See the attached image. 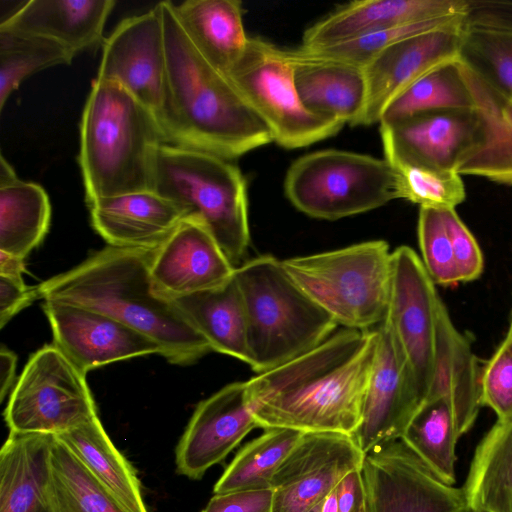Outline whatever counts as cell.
I'll list each match as a JSON object with an SVG mask.
<instances>
[{"instance_id":"cell-1","label":"cell","mask_w":512,"mask_h":512,"mask_svg":"<svg viewBox=\"0 0 512 512\" xmlns=\"http://www.w3.org/2000/svg\"><path fill=\"white\" fill-rule=\"evenodd\" d=\"M376 343V328H342L311 351L246 381L258 427L354 435Z\"/></svg>"},{"instance_id":"cell-2","label":"cell","mask_w":512,"mask_h":512,"mask_svg":"<svg viewBox=\"0 0 512 512\" xmlns=\"http://www.w3.org/2000/svg\"><path fill=\"white\" fill-rule=\"evenodd\" d=\"M163 24L166 81L158 124L165 142L235 159L273 142L267 125L230 79L210 65L182 28L171 1Z\"/></svg>"},{"instance_id":"cell-3","label":"cell","mask_w":512,"mask_h":512,"mask_svg":"<svg viewBox=\"0 0 512 512\" xmlns=\"http://www.w3.org/2000/svg\"><path fill=\"white\" fill-rule=\"evenodd\" d=\"M154 250L107 246L42 282L39 295L103 313L156 342L169 362L191 364L212 348L175 303L156 291Z\"/></svg>"},{"instance_id":"cell-4","label":"cell","mask_w":512,"mask_h":512,"mask_svg":"<svg viewBox=\"0 0 512 512\" xmlns=\"http://www.w3.org/2000/svg\"><path fill=\"white\" fill-rule=\"evenodd\" d=\"M160 126L116 82L92 80L80 121L81 169L87 205L99 199L152 190Z\"/></svg>"},{"instance_id":"cell-5","label":"cell","mask_w":512,"mask_h":512,"mask_svg":"<svg viewBox=\"0 0 512 512\" xmlns=\"http://www.w3.org/2000/svg\"><path fill=\"white\" fill-rule=\"evenodd\" d=\"M244 301L249 365L257 373L316 348L338 326L289 276L282 260L262 255L235 267Z\"/></svg>"},{"instance_id":"cell-6","label":"cell","mask_w":512,"mask_h":512,"mask_svg":"<svg viewBox=\"0 0 512 512\" xmlns=\"http://www.w3.org/2000/svg\"><path fill=\"white\" fill-rule=\"evenodd\" d=\"M152 190L172 201L184 218L203 224L233 266L242 260L250 240L247 185L231 160L163 143Z\"/></svg>"},{"instance_id":"cell-7","label":"cell","mask_w":512,"mask_h":512,"mask_svg":"<svg viewBox=\"0 0 512 512\" xmlns=\"http://www.w3.org/2000/svg\"><path fill=\"white\" fill-rule=\"evenodd\" d=\"M282 264L337 325L366 331L386 319L392 280V252L386 241L288 258Z\"/></svg>"},{"instance_id":"cell-8","label":"cell","mask_w":512,"mask_h":512,"mask_svg":"<svg viewBox=\"0 0 512 512\" xmlns=\"http://www.w3.org/2000/svg\"><path fill=\"white\" fill-rule=\"evenodd\" d=\"M284 190L304 214L337 220L402 199L398 170L387 160L325 149L299 157L288 168Z\"/></svg>"},{"instance_id":"cell-9","label":"cell","mask_w":512,"mask_h":512,"mask_svg":"<svg viewBox=\"0 0 512 512\" xmlns=\"http://www.w3.org/2000/svg\"><path fill=\"white\" fill-rule=\"evenodd\" d=\"M289 50L249 37L228 78L269 128L273 141L301 148L336 135L345 125L314 114L302 104L294 80Z\"/></svg>"},{"instance_id":"cell-10","label":"cell","mask_w":512,"mask_h":512,"mask_svg":"<svg viewBox=\"0 0 512 512\" xmlns=\"http://www.w3.org/2000/svg\"><path fill=\"white\" fill-rule=\"evenodd\" d=\"M85 376L54 344L39 349L4 410L10 432L56 436L97 416Z\"/></svg>"},{"instance_id":"cell-11","label":"cell","mask_w":512,"mask_h":512,"mask_svg":"<svg viewBox=\"0 0 512 512\" xmlns=\"http://www.w3.org/2000/svg\"><path fill=\"white\" fill-rule=\"evenodd\" d=\"M435 283L409 246L392 252V280L387 320L406 360L423 404L430 390L435 360L440 302Z\"/></svg>"},{"instance_id":"cell-12","label":"cell","mask_w":512,"mask_h":512,"mask_svg":"<svg viewBox=\"0 0 512 512\" xmlns=\"http://www.w3.org/2000/svg\"><path fill=\"white\" fill-rule=\"evenodd\" d=\"M369 512H465L462 489L444 483L400 438L365 453Z\"/></svg>"},{"instance_id":"cell-13","label":"cell","mask_w":512,"mask_h":512,"mask_svg":"<svg viewBox=\"0 0 512 512\" xmlns=\"http://www.w3.org/2000/svg\"><path fill=\"white\" fill-rule=\"evenodd\" d=\"M364 458L352 434L304 432L272 479V512L309 510L345 475L362 469Z\"/></svg>"},{"instance_id":"cell-14","label":"cell","mask_w":512,"mask_h":512,"mask_svg":"<svg viewBox=\"0 0 512 512\" xmlns=\"http://www.w3.org/2000/svg\"><path fill=\"white\" fill-rule=\"evenodd\" d=\"M97 77L121 85L158 122L165 91L166 53L156 6L123 19L105 38Z\"/></svg>"},{"instance_id":"cell-15","label":"cell","mask_w":512,"mask_h":512,"mask_svg":"<svg viewBox=\"0 0 512 512\" xmlns=\"http://www.w3.org/2000/svg\"><path fill=\"white\" fill-rule=\"evenodd\" d=\"M467 17L403 38L380 52L365 68L367 100L359 125L379 123L386 106L426 73L458 59Z\"/></svg>"},{"instance_id":"cell-16","label":"cell","mask_w":512,"mask_h":512,"mask_svg":"<svg viewBox=\"0 0 512 512\" xmlns=\"http://www.w3.org/2000/svg\"><path fill=\"white\" fill-rule=\"evenodd\" d=\"M374 364L354 437L364 453L400 439L422 403L387 318L376 327Z\"/></svg>"},{"instance_id":"cell-17","label":"cell","mask_w":512,"mask_h":512,"mask_svg":"<svg viewBox=\"0 0 512 512\" xmlns=\"http://www.w3.org/2000/svg\"><path fill=\"white\" fill-rule=\"evenodd\" d=\"M380 133L392 165L456 171L478 140L479 123L473 109L439 110L380 124Z\"/></svg>"},{"instance_id":"cell-18","label":"cell","mask_w":512,"mask_h":512,"mask_svg":"<svg viewBox=\"0 0 512 512\" xmlns=\"http://www.w3.org/2000/svg\"><path fill=\"white\" fill-rule=\"evenodd\" d=\"M54 345L83 373L115 361L161 354L159 345L98 311L55 300H45Z\"/></svg>"},{"instance_id":"cell-19","label":"cell","mask_w":512,"mask_h":512,"mask_svg":"<svg viewBox=\"0 0 512 512\" xmlns=\"http://www.w3.org/2000/svg\"><path fill=\"white\" fill-rule=\"evenodd\" d=\"M255 428L246 382L226 385L195 409L176 447L177 472L201 479Z\"/></svg>"},{"instance_id":"cell-20","label":"cell","mask_w":512,"mask_h":512,"mask_svg":"<svg viewBox=\"0 0 512 512\" xmlns=\"http://www.w3.org/2000/svg\"><path fill=\"white\" fill-rule=\"evenodd\" d=\"M235 267L199 221L184 218L154 250L151 275L156 291L172 298L216 288Z\"/></svg>"},{"instance_id":"cell-21","label":"cell","mask_w":512,"mask_h":512,"mask_svg":"<svg viewBox=\"0 0 512 512\" xmlns=\"http://www.w3.org/2000/svg\"><path fill=\"white\" fill-rule=\"evenodd\" d=\"M468 9V0L355 1L307 28L301 46H327L376 31L468 15Z\"/></svg>"},{"instance_id":"cell-22","label":"cell","mask_w":512,"mask_h":512,"mask_svg":"<svg viewBox=\"0 0 512 512\" xmlns=\"http://www.w3.org/2000/svg\"><path fill=\"white\" fill-rule=\"evenodd\" d=\"M88 207L95 231L118 248L157 249L184 219L172 201L153 190L99 199Z\"/></svg>"},{"instance_id":"cell-23","label":"cell","mask_w":512,"mask_h":512,"mask_svg":"<svg viewBox=\"0 0 512 512\" xmlns=\"http://www.w3.org/2000/svg\"><path fill=\"white\" fill-rule=\"evenodd\" d=\"M460 65L472 96L479 133L476 144L461 159L456 172L512 186V97L461 60Z\"/></svg>"},{"instance_id":"cell-24","label":"cell","mask_w":512,"mask_h":512,"mask_svg":"<svg viewBox=\"0 0 512 512\" xmlns=\"http://www.w3.org/2000/svg\"><path fill=\"white\" fill-rule=\"evenodd\" d=\"M114 0H29L0 21V28L51 39L73 55L102 45Z\"/></svg>"},{"instance_id":"cell-25","label":"cell","mask_w":512,"mask_h":512,"mask_svg":"<svg viewBox=\"0 0 512 512\" xmlns=\"http://www.w3.org/2000/svg\"><path fill=\"white\" fill-rule=\"evenodd\" d=\"M55 435L10 432L0 450V512H54Z\"/></svg>"},{"instance_id":"cell-26","label":"cell","mask_w":512,"mask_h":512,"mask_svg":"<svg viewBox=\"0 0 512 512\" xmlns=\"http://www.w3.org/2000/svg\"><path fill=\"white\" fill-rule=\"evenodd\" d=\"M480 375L469 341L454 326L441 301L436 321L434 372L426 400L449 399L465 433L473 426L482 407Z\"/></svg>"},{"instance_id":"cell-27","label":"cell","mask_w":512,"mask_h":512,"mask_svg":"<svg viewBox=\"0 0 512 512\" xmlns=\"http://www.w3.org/2000/svg\"><path fill=\"white\" fill-rule=\"evenodd\" d=\"M290 58L304 107L314 114L358 126L367 100L364 68L337 61L296 60L291 53Z\"/></svg>"},{"instance_id":"cell-28","label":"cell","mask_w":512,"mask_h":512,"mask_svg":"<svg viewBox=\"0 0 512 512\" xmlns=\"http://www.w3.org/2000/svg\"><path fill=\"white\" fill-rule=\"evenodd\" d=\"M176 16L195 49L216 70L228 73L242 56L249 37L238 0H187L174 4Z\"/></svg>"},{"instance_id":"cell-29","label":"cell","mask_w":512,"mask_h":512,"mask_svg":"<svg viewBox=\"0 0 512 512\" xmlns=\"http://www.w3.org/2000/svg\"><path fill=\"white\" fill-rule=\"evenodd\" d=\"M170 299L212 351L249 364L245 306L234 275L216 288Z\"/></svg>"},{"instance_id":"cell-30","label":"cell","mask_w":512,"mask_h":512,"mask_svg":"<svg viewBox=\"0 0 512 512\" xmlns=\"http://www.w3.org/2000/svg\"><path fill=\"white\" fill-rule=\"evenodd\" d=\"M56 437L127 512H148L134 468L115 447L98 415Z\"/></svg>"},{"instance_id":"cell-31","label":"cell","mask_w":512,"mask_h":512,"mask_svg":"<svg viewBox=\"0 0 512 512\" xmlns=\"http://www.w3.org/2000/svg\"><path fill=\"white\" fill-rule=\"evenodd\" d=\"M462 491L468 510L512 512V420H497L478 444Z\"/></svg>"},{"instance_id":"cell-32","label":"cell","mask_w":512,"mask_h":512,"mask_svg":"<svg viewBox=\"0 0 512 512\" xmlns=\"http://www.w3.org/2000/svg\"><path fill=\"white\" fill-rule=\"evenodd\" d=\"M50 219L42 186L18 177L0 183V252L25 259L44 239Z\"/></svg>"},{"instance_id":"cell-33","label":"cell","mask_w":512,"mask_h":512,"mask_svg":"<svg viewBox=\"0 0 512 512\" xmlns=\"http://www.w3.org/2000/svg\"><path fill=\"white\" fill-rule=\"evenodd\" d=\"M465 434L453 403L427 399L401 439L446 484H455L456 445Z\"/></svg>"},{"instance_id":"cell-34","label":"cell","mask_w":512,"mask_h":512,"mask_svg":"<svg viewBox=\"0 0 512 512\" xmlns=\"http://www.w3.org/2000/svg\"><path fill=\"white\" fill-rule=\"evenodd\" d=\"M471 109L472 96L458 58L426 73L397 95L384 109L379 124L430 111Z\"/></svg>"},{"instance_id":"cell-35","label":"cell","mask_w":512,"mask_h":512,"mask_svg":"<svg viewBox=\"0 0 512 512\" xmlns=\"http://www.w3.org/2000/svg\"><path fill=\"white\" fill-rule=\"evenodd\" d=\"M304 432L272 428L247 443L214 486V494L271 488L272 479Z\"/></svg>"},{"instance_id":"cell-36","label":"cell","mask_w":512,"mask_h":512,"mask_svg":"<svg viewBox=\"0 0 512 512\" xmlns=\"http://www.w3.org/2000/svg\"><path fill=\"white\" fill-rule=\"evenodd\" d=\"M52 467L54 512H127L56 436Z\"/></svg>"},{"instance_id":"cell-37","label":"cell","mask_w":512,"mask_h":512,"mask_svg":"<svg viewBox=\"0 0 512 512\" xmlns=\"http://www.w3.org/2000/svg\"><path fill=\"white\" fill-rule=\"evenodd\" d=\"M74 56L51 39L0 28V110L24 79L52 66L70 64Z\"/></svg>"},{"instance_id":"cell-38","label":"cell","mask_w":512,"mask_h":512,"mask_svg":"<svg viewBox=\"0 0 512 512\" xmlns=\"http://www.w3.org/2000/svg\"><path fill=\"white\" fill-rule=\"evenodd\" d=\"M459 59L512 97V29L467 21Z\"/></svg>"},{"instance_id":"cell-39","label":"cell","mask_w":512,"mask_h":512,"mask_svg":"<svg viewBox=\"0 0 512 512\" xmlns=\"http://www.w3.org/2000/svg\"><path fill=\"white\" fill-rule=\"evenodd\" d=\"M467 15L447 17L364 34L321 47L290 50L292 58L306 61H337L365 68L380 52L408 36L449 25Z\"/></svg>"},{"instance_id":"cell-40","label":"cell","mask_w":512,"mask_h":512,"mask_svg":"<svg viewBox=\"0 0 512 512\" xmlns=\"http://www.w3.org/2000/svg\"><path fill=\"white\" fill-rule=\"evenodd\" d=\"M394 167L400 175L402 199L420 207L437 209H455L466 199L464 182L456 171H439L411 165Z\"/></svg>"},{"instance_id":"cell-41","label":"cell","mask_w":512,"mask_h":512,"mask_svg":"<svg viewBox=\"0 0 512 512\" xmlns=\"http://www.w3.org/2000/svg\"><path fill=\"white\" fill-rule=\"evenodd\" d=\"M417 232L421 260L433 282L445 287L459 283L442 210L420 207Z\"/></svg>"},{"instance_id":"cell-42","label":"cell","mask_w":512,"mask_h":512,"mask_svg":"<svg viewBox=\"0 0 512 512\" xmlns=\"http://www.w3.org/2000/svg\"><path fill=\"white\" fill-rule=\"evenodd\" d=\"M482 406H488L498 421L512 420V317L505 338L480 375Z\"/></svg>"},{"instance_id":"cell-43","label":"cell","mask_w":512,"mask_h":512,"mask_svg":"<svg viewBox=\"0 0 512 512\" xmlns=\"http://www.w3.org/2000/svg\"><path fill=\"white\" fill-rule=\"evenodd\" d=\"M441 210L451 241L459 282H469L479 278L483 272L484 259L476 239L461 220L456 209Z\"/></svg>"},{"instance_id":"cell-44","label":"cell","mask_w":512,"mask_h":512,"mask_svg":"<svg viewBox=\"0 0 512 512\" xmlns=\"http://www.w3.org/2000/svg\"><path fill=\"white\" fill-rule=\"evenodd\" d=\"M273 490H240L215 494L201 512H272Z\"/></svg>"},{"instance_id":"cell-45","label":"cell","mask_w":512,"mask_h":512,"mask_svg":"<svg viewBox=\"0 0 512 512\" xmlns=\"http://www.w3.org/2000/svg\"><path fill=\"white\" fill-rule=\"evenodd\" d=\"M38 287H28L23 279L0 275V327L39 298Z\"/></svg>"},{"instance_id":"cell-46","label":"cell","mask_w":512,"mask_h":512,"mask_svg":"<svg viewBox=\"0 0 512 512\" xmlns=\"http://www.w3.org/2000/svg\"><path fill=\"white\" fill-rule=\"evenodd\" d=\"M469 23L512 29V0H468Z\"/></svg>"},{"instance_id":"cell-47","label":"cell","mask_w":512,"mask_h":512,"mask_svg":"<svg viewBox=\"0 0 512 512\" xmlns=\"http://www.w3.org/2000/svg\"><path fill=\"white\" fill-rule=\"evenodd\" d=\"M338 512H361L367 503L362 469L353 470L336 486Z\"/></svg>"},{"instance_id":"cell-48","label":"cell","mask_w":512,"mask_h":512,"mask_svg":"<svg viewBox=\"0 0 512 512\" xmlns=\"http://www.w3.org/2000/svg\"><path fill=\"white\" fill-rule=\"evenodd\" d=\"M16 355L9 349L2 347L0 350V400L3 401L9 390L12 388L15 371Z\"/></svg>"},{"instance_id":"cell-49","label":"cell","mask_w":512,"mask_h":512,"mask_svg":"<svg viewBox=\"0 0 512 512\" xmlns=\"http://www.w3.org/2000/svg\"><path fill=\"white\" fill-rule=\"evenodd\" d=\"M25 271L24 259L0 252V275L23 279Z\"/></svg>"},{"instance_id":"cell-50","label":"cell","mask_w":512,"mask_h":512,"mask_svg":"<svg viewBox=\"0 0 512 512\" xmlns=\"http://www.w3.org/2000/svg\"><path fill=\"white\" fill-rule=\"evenodd\" d=\"M321 512H338L337 489H333L323 500Z\"/></svg>"},{"instance_id":"cell-51","label":"cell","mask_w":512,"mask_h":512,"mask_svg":"<svg viewBox=\"0 0 512 512\" xmlns=\"http://www.w3.org/2000/svg\"><path fill=\"white\" fill-rule=\"evenodd\" d=\"M322 502L318 503L317 505H315L314 507L310 508L305 512H321Z\"/></svg>"},{"instance_id":"cell-52","label":"cell","mask_w":512,"mask_h":512,"mask_svg":"<svg viewBox=\"0 0 512 512\" xmlns=\"http://www.w3.org/2000/svg\"><path fill=\"white\" fill-rule=\"evenodd\" d=\"M361 512H369L368 508H367V503H366V507Z\"/></svg>"},{"instance_id":"cell-53","label":"cell","mask_w":512,"mask_h":512,"mask_svg":"<svg viewBox=\"0 0 512 512\" xmlns=\"http://www.w3.org/2000/svg\"><path fill=\"white\" fill-rule=\"evenodd\" d=\"M465 512H481V511H471V510H466Z\"/></svg>"}]
</instances>
